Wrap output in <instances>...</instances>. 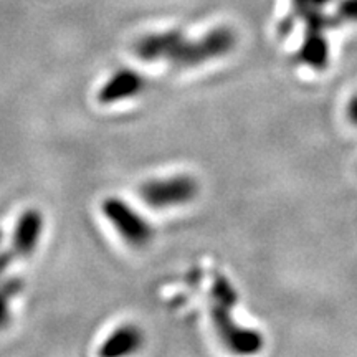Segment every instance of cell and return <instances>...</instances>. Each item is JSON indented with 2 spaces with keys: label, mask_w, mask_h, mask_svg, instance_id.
Here are the masks:
<instances>
[{
  "label": "cell",
  "mask_w": 357,
  "mask_h": 357,
  "mask_svg": "<svg viewBox=\"0 0 357 357\" xmlns=\"http://www.w3.org/2000/svg\"><path fill=\"white\" fill-rule=\"evenodd\" d=\"M235 45V32L227 26H218L197 40L181 32H164L139 38L134 45V55L142 61H164L174 68H195L227 56Z\"/></svg>",
  "instance_id": "cell-1"
},
{
  "label": "cell",
  "mask_w": 357,
  "mask_h": 357,
  "mask_svg": "<svg viewBox=\"0 0 357 357\" xmlns=\"http://www.w3.org/2000/svg\"><path fill=\"white\" fill-rule=\"evenodd\" d=\"M238 293L227 276L218 275L211 288V319L223 346L235 354H257L263 347V336L257 329L245 328L234 318Z\"/></svg>",
  "instance_id": "cell-2"
},
{
  "label": "cell",
  "mask_w": 357,
  "mask_h": 357,
  "mask_svg": "<svg viewBox=\"0 0 357 357\" xmlns=\"http://www.w3.org/2000/svg\"><path fill=\"white\" fill-rule=\"evenodd\" d=\"M199 184L192 176L153 178L139 187L141 200L151 208H172L185 205L197 197Z\"/></svg>",
  "instance_id": "cell-3"
},
{
  "label": "cell",
  "mask_w": 357,
  "mask_h": 357,
  "mask_svg": "<svg viewBox=\"0 0 357 357\" xmlns=\"http://www.w3.org/2000/svg\"><path fill=\"white\" fill-rule=\"evenodd\" d=\"M101 212L119 236L131 247H144L153 238L154 231L151 223L124 200L118 197L106 199L101 204Z\"/></svg>",
  "instance_id": "cell-4"
},
{
  "label": "cell",
  "mask_w": 357,
  "mask_h": 357,
  "mask_svg": "<svg viewBox=\"0 0 357 357\" xmlns=\"http://www.w3.org/2000/svg\"><path fill=\"white\" fill-rule=\"evenodd\" d=\"M43 230V217L38 211H26L17 222L10 247L0 252V276L17 260L30 257L37 248Z\"/></svg>",
  "instance_id": "cell-5"
},
{
  "label": "cell",
  "mask_w": 357,
  "mask_h": 357,
  "mask_svg": "<svg viewBox=\"0 0 357 357\" xmlns=\"http://www.w3.org/2000/svg\"><path fill=\"white\" fill-rule=\"evenodd\" d=\"M146 88V79L134 70H119L106 82L98 91V101L101 105H114V102L131 100L141 95Z\"/></svg>",
  "instance_id": "cell-6"
},
{
  "label": "cell",
  "mask_w": 357,
  "mask_h": 357,
  "mask_svg": "<svg viewBox=\"0 0 357 357\" xmlns=\"http://www.w3.org/2000/svg\"><path fill=\"white\" fill-rule=\"evenodd\" d=\"M298 61L314 71L324 70L329 65V42L324 32H305L303 42L296 52Z\"/></svg>",
  "instance_id": "cell-7"
},
{
  "label": "cell",
  "mask_w": 357,
  "mask_h": 357,
  "mask_svg": "<svg viewBox=\"0 0 357 357\" xmlns=\"http://www.w3.org/2000/svg\"><path fill=\"white\" fill-rule=\"evenodd\" d=\"M142 344V333L136 326L126 324L111 334L100 349V356L114 357L136 352Z\"/></svg>",
  "instance_id": "cell-8"
},
{
  "label": "cell",
  "mask_w": 357,
  "mask_h": 357,
  "mask_svg": "<svg viewBox=\"0 0 357 357\" xmlns=\"http://www.w3.org/2000/svg\"><path fill=\"white\" fill-rule=\"evenodd\" d=\"M24 288V283L19 278L0 280V329L7 328L12 319L10 301Z\"/></svg>",
  "instance_id": "cell-9"
},
{
  "label": "cell",
  "mask_w": 357,
  "mask_h": 357,
  "mask_svg": "<svg viewBox=\"0 0 357 357\" xmlns=\"http://www.w3.org/2000/svg\"><path fill=\"white\" fill-rule=\"evenodd\" d=\"M334 19H336V24H356L357 0H339Z\"/></svg>",
  "instance_id": "cell-10"
},
{
  "label": "cell",
  "mask_w": 357,
  "mask_h": 357,
  "mask_svg": "<svg viewBox=\"0 0 357 357\" xmlns=\"http://www.w3.org/2000/svg\"><path fill=\"white\" fill-rule=\"evenodd\" d=\"M346 118L352 126L357 128V91L349 98L346 106Z\"/></svg>",
  "instance_id": "cell-11"
},
{
  "label": "cell",
  "mask_w": 357,
  "mask_h": 357,
  "mask_svg": "<svg viewBox=\"0 0 357 357\" xmlns=\"http://www.w3.org/2000/svg\"><path fill=\"white\" fill-rule=\"evenodd\" d=\"M334 0H311L312 6L319 7V8H326L328 6H331Z\"/></svg>",
  "instance_id": "cell-12"
}]
</instances>
